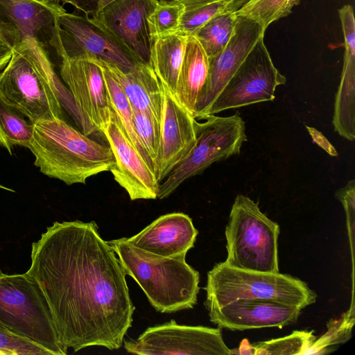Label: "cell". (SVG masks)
<instances>
[{
	"mask_svg": "<svg viewBox=\"0 0 355 355\" xmlns=\"http://www.w3.org/2000/svg\"><path fill=\"white\" fill-rule=\"evenodd\" d=\"M94 221L54 222L31 245L26 272L51 307L62 344L119 349L135 306L125 272Z\"/></svg>",
	"mask_w": 355,
	"mask_h": 355,
	"instance_id": "1",
	"label": "cell"
},
{
	"mask_svg": "<svg viewBox=\"0 0 355 355\" xmlns=\"http://www.w3.org/2000/svg\"><path fill=\"white\" fill-rule=\"evenodd\" d=\"M0 96L33 123L64 119V108L83 133L87 136L94 133L57 76L50 55L33 39L12 49L9 62L0 72Z\"/></svg>",
	"mask_w": 355,
	"mask_h": 355,
	"instance_id": "2",
	"label": "cell"
},
{
	"mask_svg": "<svg viewBox=\"0 0 355 355\" xmlns=\"http://www.w3.org/2000/svg\"><path fill=\"white\" fill-rule=\"evenodd\" d=\"M27 148L40 173L67 185L85 184L89 178L110 171L115 164L110 146L90 139L64 119L34 123Z\"/></svg>",
	"mask_w": 355,
	"mask_h": 355,
	"instance_id": "3",
	"label": "cell"
},
{
	"mask_svg": "<svg viewBox=\"0 0 355 355\" xmlns=\"http://www.w3.org/2000/svg\"><path fill=\"white\" fill-rule=\"evenodd\" d=\"M108 243L125 274L137 282L157 311L170 313L196 304L200 276L186 262V255H156L133 246L125 237Z\"/></svg>",
	"mask_w": 355,
	"mask_h": 355,
	"instance_id": "4",
	"label": "cell"
},
{
	"mask_svg": "<svg viewBox=\"0 0 355 355\" xmlns=\"http://www.w3.org/2000/svg\"><path fill=\"white\" fill-rule=\"evenodd\" d=\"M0 323L51 355L67 354L44 293L26 272L8 275L0 269Z\"/></svg>",
	"mask_w": 355,
	"mask_h": 355,
	"instance_id": "5",
	"label": "cell"
},
{
	"mask_svg": "<svg viewBox=\"0 0 355 355\" xmlns=\"http://www.w3.org/2000/svg\"><path fill=\"white\" fill-rule=\"evenodd\" d=\"M206 308L234 300H266L301 309L313 304L316 293L307 284L291 275L231 268L216 264L207 273Z\"/></svg>",
	"mask_w": 355,
	"mask_h": 355,
	"instance_id": "6",
	"label": "cell"
},
{
	"mask_svg": "<svg viewBox=\"0 0 355 355\" xmlns=\"http://www.w3.org/2000/svg\"><path fill=\"white\" fill-rule=\"evenodd\" d=\"M279 225L262 213L257 202L242 194L232 206L225 228V263L244 270L277 273Z\"/></svg>",
	"mask_w": 355,
	"mask_h": 355,
	"instance_id": "7",
	"label": "cell"
},
{
	"mask_svg": "<svg viewBox=\"0 0 355 355\" xmlns=\"http://www.w3.org/2000/svg\"><path fill=\"white\" fill-rule=\"evenodd\" d=\"M195 121L196 141L185 158L160 183L157 198L171 195L184 182L213 163L240 153L247 141L245 122L236 113L229 116H206Z\"/></svg>",
	"mask_w": 355,
	"mask_h": 355,
	"instance_id": "8",
	"label": "cell"
},
{
	"mask_svg": "<svg viewBox=\"0 0 355 355\" xmlns=\"http://www.w3.org/2000/svg\"><path fill=\"white\" fill-rule=\"evenodd\" d=\"M53 46L58 58H98L124 72L139 62L94 18L64 8L56 15Z\"/></svg>",
	"mask_w": 355,
	"mask_h": 355,
	"instance_id": "9",
	"label": "cell"
},
{
	"mask_svg": "<svg viewBox=\"0 0 355 355\" xmlns=\"http://www.w3.org/2000/svg\"><path fill=\"white\" fill-rule=\"evenodd\" d=\"M286 82V78L275 67L261 37L214 100L206 116L273 101L277 87Z\"/></svg>",
	"mask_w": 355,
	"mask_h": 355,
	"instance_id": "10",
	"label": "cell"
},
{
	"mask_svg": "<svg viewBox=\"0 0 355 355\" xmlns=\"http://www.w3.org/2000/svg\"><path fill=\"white\" fill-rule=\"evenodd\" d=\"M125 350L139 355H228L218 328L178 324L175 320L146 329L137 340H123Z\"/></svg>",
	"mask_w": 355,
	"mask_h": 355,
	"instance_id": "11",
	"label": "cell"
},
{
	"mask_svg": "<svg viewBox=\"0 0 355 355\" xmlns=\"http://www.w3.org/2000/svg\"><path fill=\"white\" fill-rule=\"evenodd\" d=\"M60 76L87 125L94 132L102 130L110 119L112 108L103 68L97 58L60 57Z\"/></svg>",
	"mask_w": 355,
	"mask_h": 355,
	"instance_id": "12",
	"label": "cell"
},
{
	"mask_svg": "<svg viewBox=\"0 0 355 355\" xmlns=\"http://www.w3.org/2000/svg\"><path fill=\"white\" fill-rule=\"evenodd\" d=\"M58 2L35 0H0V34L12 49L22 42L33 39L50 53L55 18L63 9Z\"/></svg>",
	"mask_w": 355,
	"mask_h": 355,
	"instance_id": "13",
	"label": "cell"
},
{
	"mask_svg": "<svg viewBox=\"0 0 355 355\" xmlns=\"http://www.w3.org/2000/svg\"><path fill=\"white\" fill-rule=\"evenodd\" d=\"M265 31L254 19L236 15V25L230 40L218 54L209 58L208 79L197 101L195 119L206 116L214 100L258 40L263 37Z\"/></svg>",
	"mask_w": 355,
	"mask_h": 355,
	"instance_id": "14",
	"label": "cell"
},
{
	"mask_svg": "<svg viewBox=\"0 0 355 355\" xmlns=\"http://www.w3.org/2000/svg\"><path fill=\"white\" fill-rule=\"evenodd\" d=\"M158 0H114L94 18L139 62L150 65L153 45L148 17Z\"/></svg>",
	"mask_w": 355,
	"mask_h": 355,
	"instance_id": "15",
	"label": "cell"
},
{
	"mask_svg": "<svg viewBox=\"0 0 355 355\" xmlns=\"http://www.w3.org/2000/svg\"><path fill=\"white\" fill-rule=\"evenodd\" d=\"M102 133L115 158V164L110 172L114 180L127 191L130 200L157 198L160 183L127 137L113 110Z\"/></svg>",
	"mask_w": 355,
	"mask_h": 355,
	"instance_id": "16",
	"label": "cell"
},
{
	"mask_svg": "<svg viewBox=\"0 0 355 355\" xmlns=\"http://www.w3.org/2000/svg\"><path fill=\"white\" fill-rule=\"evenodd\" d=\"M161 83L160 144L154 164L159 183L185 158L196 141V119L177 101L162 81Z\"/></svg>",
	"mask_w": 355,
	"mask_h": 355,
	"instance_id": "17",
	"label": "cell"
},
{
	"mask_svg": "<svg viewBox=\"0 0 355 355\" xmlns=\"http://www.w3.org/2000/svg\"><path fill=\"white\" fill-rule=\"evenodd\" d=\"M209 319L220 328L232 331L282 328L295 322L301 309L266 300H240L210 306Z\"/></svg>",
	"mask_w": 355,
	"mask_h": 355,
	"instance_id": "18",
	"label": "cell"
},
{
	"mask_svg": "<svg viewBox=\"0 0 355 355\" xmlns=\"http://www.w3.org/2000/svg\"><path fill=\"white\" fill-rule=\"evenodd\" d=\"M198 235L191 218L182 212L162 215L126 241L146 252L165 257L186 255Z\"/></svg>",
	"mask_w": 355,
	"mask_h": 355,
	"instance_id": "19",
	"label": "cell"
},
{
	"mask_svg": "<svg viewBox=\"0 0 355 355\" xmlns=\"http://www.w3.org/2000/svg\"><path fill=\"white\" fill-rule=\"evenodd\" d=\"M105 61V60H104ZM128 99L131 107L149 114L160 121L162 83L151 65L138 62L129 71L105 61Z\"/></svg>",
	"mask_w": 355,
	"mask_h": 355,
	"instance_id": "20",
	"label": "cell"
},
{
	"mask_svg": "<svg viewBox=\"0 0 355 355\" xmlns=\"http://www.w3.org/2000/svg\"><path fill=\"white\" fill-rule=\"evenodd\" d=\"M209 70V58L205 50L194 36H188L173 96L193 117L197 101L208 79Z\"/></svg>",
	"mask_w": 355,
	"mask_h": 355,
	"instance_id": "21",
	"label": "cell"
},
{
	"mask_svg": "<svg viewBox=\"0 0 355 355\" xmlns=\"http://www.w3.org/2000/svg\"><path fill=\"white\" fill-rule=\"evenodd\" d=\"M187 35L180 32L159 37L153 41L150 65L171 93L174 96L182 67Z\"/></svg>",
	"mask_w": 355,
	"mask_h": 355,
	"instance_id": "22",
	"label": "cell"
},
{
	"mask_svg": "<svg viewBox=\"0 0 355 355\" xmlns=\"http://www.w3.org/2000/svg\"><path fill=\"white\" fill-rule=\"evenodd\" d=\"M355 59L344 58L340 82L336 94L333 125L340 136L355 139Z\"/></svg>",
	"mask_w": 355,
	"mask_h": 355,
	"instance_id": "23",
	"label": "cell"
},
{
	"mask_svg": "<svg viewBox=\"0 0 355 355\" xmlns=\"http://www.w3.org/2000/svg\"><path fill=\"white\" fill-rule=\"evenodd\" d=\"M0 96V146L10 155L15 146L27 148L33 135V123Z\"/></svg>",
	"mask_w": 355,
	"mask_h": 355,
	"instance_id": "24",
	"label": "cell"
},
{
	"mask_svg": "<svg viewBox=\"0 0 355 355\" xmlns=\"http://www.w3.org/2000/svg\"><path fill=\"white\" fill-rule=\"evenodd\" d=\"M103 68L112 108L127 137L154 172L153 164L142 147L134 129L131 105L104 60L98 59ZM155 173V172H154Z\"/></svg>",
	"mask_w": 355,
	"mask_h": 355,
	"instance_id": "25",
	"label": "cell"
},
{
	"mask_svg": "<svg viewBox=\"0 0 355 355\" xmlns=\"http://www.w3.org/2000/svg\"><path fill=\"white\" fill-rule=\"evenodd\" d=\"M236 21L234 12H225L211 18L193 34L209 58L218 54L226 46L232 36Z\"/></svg>",
	"mask_w": 355,
	"mask_h": 355,
	"instance_id": "26",
	"label": "cell"
},
{
	"mask_svg": "<svg viewBox=\"0 0 355 355\" xmlns=\"http://www.w3.org/2000/svg\"><path fill=\"white\" fill-rule=\"evenodd\" d=\"M184 8L178 32L187 36L193 34L215 16L229 11L230 2L227 0H175Z\"/></svg>",
	"mask_w": 355,
	"mask_h": 355,
	"instance_id": "27",
	"label": "cell"
},
{
	"mask_svg": "<svg viewBox=\"0 0 355 355\" xmlns=\"http://www.w3.org/2000/svg\"><path fill=\"white\" fill-rule=\"evenodd\" d=\"M300 0H250L235 13L249 17L266 31L272 22L288 16Z\"/></svg>",
	"mask_w": 355,
	"mask_h": 355,
	"instance_id": "28",
	"label": "cell"
},
{
	"mask_svg": "<svg viewBox=\"0 0 355 355\" xmlns=\"http://www.w3.org/2000/svg\"><path fill=\"white\" fill-rule=\"evenodd\" d=\"M315 338L311 331H295L282 338L259 343L253 348L256 355L304 354Z\"/></svg>",
	"mask_w": 355,
	"mask_h": 355,
	"instance_id": "29",
	"label": "cell"
},
{
	"mask_svg": "<svg viewBox=\"0 0 355 355\" xmlns=\"http://www.w3.org/2000/svg\"><path fill=\"white\" fill-rule=\"evenodd\" d=\"M183 11V6L178 1L159 2L147 19L153 41L178 32Z\"/></svg>",
	"mask_w": 355,
	"mask_h": 355,
	"instance_id": "30",
	"label": "cell"
},
{
	"mask_svg": "<svg viewBox=\"0 0 355 355\" xmlns=\"http://www.w3.org/2000/svg\"><path fill=\"white\" fill-rule=\"evenodd\" d=\"M132 112L135 131L154 166L160 144V121L132 107Z\"/></svg>",
	"mask_w": 355,
	"mask_h": 355,
	"instance_id": "31",
	"label": "cell"
},
{
	"mask_svg": "<svg viewBox=\"0 0 355 355\" xmlns=\"http://www.w3.org/2000/svg\"><path fill=\"white\" fill-rule=\"evenodd\" d=\"M354 323V308L338 320H334L329 325L325 334L311 343L304 354H320L327 353L329 347L333 345L345 343L351 336V330Z\"/></svg>",
	"mask_w": 355,
	"mask_h": 355,
	"instance_id": "32",
	"label": "cell"
},
{
	"mask_svg": "<svg viewBox=\"0 0 355 355\" xmlns=\"http://www.w3.org/2000/svg\"><path fill=\"white\" fill-rule=\"evenodd\" d=\"M0 350L5 355H50L35 343L14 334L0 323Z\"/></svg>",
	"mask_w": 355,
	"mask_h": 355,
	"instance_id": "33",
	"label": "cell"
},
{
	"mask_svg": "<svg viewBox=\"0 0 355 355\" xmlns=\"http://www.w3.org/2000/svg\"><path fill=\"white\" fill-rule=\"evenodd\" d=\"M114 0H58L62 5L70 4L76 10L89 17H95L106 6Z\"/></svg>",
	"mask_w": 355,
	"mask_h": 355,
	"instance_id": "34",
	"label": "cell"
},
{
	"mask_svg": "<svg viewBox=\"0 0 355 355\" xmlns=\"http://www.w3.org/2000/svg\"><path fill=\"white\" fill-rule=\"evenodd\" d=\"M337 198L342 202L346 212L348 223L354 225L355 213V180H352L336 194Z\"/></svg>",
	"mask_w": 355,
	"mask_h": 355,
	"instance_id": "35",
	"label": "cell"
},
{
	"mask_svg": "<svg viewBox=\"0 0 355 355\" xmlns=\"http://www.w3.org/2000/svg\"><path fill=\"white\" fill-rule=\"evenodd\" d=\"M306 128L311 135L313 141L326 151L329 155L338 156V153L333 145L329 141L325 136L315 128L306 125Z\"/></svg>",
	"mask_w": 355,
	"mask_h": 355,
	"instance_id": "36",
	"label": "cell"
},
{
	"mask_svg": "<svg viewBox=\"0 0 355 355\" xmlns=\"http://www.w3.org/2000/svg\"><path fill=\"white\" fill-rule=\"evenodd\" d=\"M12 53V49L0 34V72L9 62Z\"/></svg>",
	"mask_w": 355,
	"mask_h": 355,
	"instance_id": "37",
	"label": "cell"
},
{
	"mask_svg": "<svg viewBox=\"0 0 355 355\" xmlns=\"http://www.w3.org/2000/svg\"><path fill=\"white\" fill-rule=\"evenodd\" d=\"M237 354H254L253 345H251L246 340H243L241 343Z\"/></svg>",
	"mask_w": 355,
	"mask_h": 355,
	"instance_id": "38",
	"label": "cell"
},
{
	"mask_svg": "<svg viewBox=\"0 0 355 355\" xmlns=\"http://www.w3.org/2000/svg\"><path fill=\"white\" fill-rule=\"evenodd\" d=\"M230 2L229 6L230 12H236L250 0H227Z\"/></svg>",
	"mask_w": 355,
	"mask_h": 355,
	"instance_id": "39",
	"label": "cell"
},
{
	"mask_svg": "<svg viewBox=\"0 0 355 355\" xmlns=\"http://www.w3.org/2000/svg\"><path fill=\"white\" fill-rule=\"evenodd\" d=\"M35 1H40V2H44V3H50V2H58V3H59L58 0H35Z\"/></svg>",
	"mask_w": 355,
	"mask_h": 355,
	"instance_id": "40",
	"label": "cell"
},
{
	"mask_svg": "<svg viewBox=\"0 0 355 355\" xmlns=\"http://www.w3.org/2000/svg\"><path fill=\"white\" fill-rule=\"evenodd\" d=\"M158 1H159V2H172L175 0H158Z\"/></svg>",
	"mask_w": 355,
	"mask_h": 355,
	"instance_id": "41",
	"label": "cell"
}]
</instances>
